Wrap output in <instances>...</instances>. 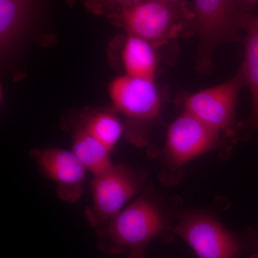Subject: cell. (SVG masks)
Returning a JSON list of instances; mask_svg holds the SVG:
<instances>
[{
  "label": "cell",
  "mask_w": 258,
  "mask_h": 258,
  "mask_svg": "<svg viewBox=\"0 0 258 258\" xmlns=\"http://www.w3.org/2000/svg\"><path fill=\"white\" fill-rule=\"evenodd\" d=\"M246 86L240 68L232 79L188 97L184 111L220 133L228 134L236 122V107L242 88Z\"/></svg>",
  "instance_id": "8992f818"
},
{
  "label": "cell",
  "mask_w": 258,
  "mask_h": 258,
  "mask_svg": "<svg viewBox=\"0 0 258 258\" xmlns=\"http://www.w3.org/2000/svg\"><path fill=\"white\" fill-rule=\"evenodd\" d=\"M222 143L221 133L184 111L168 128L162 155L164 165L167 170H177Z\"/></svg>",
  "instance_id": "5b68a950"
},
{
  "label": "cell",
  "mask_w": 258,
  "mask_h": 258,
  "mask_svg": "<svg viewBox=\"0 0 258 258\" xmlns=\"http://www.w3.org/2000/svg\"><path fill=\"white\" fill-rule=\"evenodd\" d=\"M175 227L162 202L154 192L143 191L101 230L96 231L97 247L118 255L135 247H147L153 240L170 242Z\"/></svg>",
  "instance_id": "6da1fadb"
},
{
  "label": "cell",
  "mask_w": 258,
  "mask_h": 258,
  "mask_svg": "<svg viewBox=\"0 0 258 258\" xmlns=\"http://www.w3.org/2000/svg\"><path fill=\"white\" fill-rule=\"evenodd\" d=\"M136 0H84L88 9L96 14H113L133 3Z\"/></svg>",
  "instance_id": "9a60e30c"
},
{
  "label": "cell",
  "mask_w": 258,
  "mask_h": 258,
  "mask_svg": "<svg viewBox=\"0 0 258 258\" xmlns=\"http://www.w3.org/2000/svg\"><path fill=\"white\" fill-rule=\"evenodd\" d=\"M68 130L72 141V152L93 176L109 169L113 163L111 152L83 127L79 115L70 119Z\"/></svg>",
  "instance_id": "30bf717a"
},
{
  "label": "cell",
  "mask_w": 258,
  "mask_h": 258,
  "mask_svg": "<svg viewBox=\"0 0 258 258\" xmlns=\"http://www.w3.org/2000/svg\"><path fill=\"white\" fill-rule=\"evenodd\" d=\"M245 32L244 61L240 67L252 99V110L246 126L258 134V15H253Z\"/></svg>",
  "instance_id": "4fadbf2b"
},
{
  "label": "cell",
  "mask_w": 258,
  "mask_h": 258,
  "mask_svg": "<svg viewBox=\"0 0 258 258\" xmlns=\"http://www.w3.org/2000/svg\"><path fill=\"white\" fill-rule=\"evenodd\" d=\"M240 0H193V30L199 38L197 68L211 69L212 55L219 45L240 40L253 17Z\"/></svg>",
  "instance_id": "7a4b0ae2"
},
{
  "label": "cell",
  "mask_w": 258,
  "mask_h": 258,
  "mask_svg": "<svg viewBox=\"0 0 258 258\" xmlns=\"http://www.w3.org/2000/svg\"><path fill=\"white\" fill-rule=\"evenodd\" d=\"M165 1L176 2V1H179V0H165Z\"/></svg>",
  "instance_id": "d6986e66"
},
{
  "label": "cell",
  "mask_w": 258,
  "mask_h": 258,
  "mask_svg": "<svg viewBox=\"0 0 258 258\" xmlns=\"http://www.w3.org/2000/svg\"><path fill=\"white\" fill-rule=\"evenodd\" d=\"M32 160L43 175L56 184V195L62 201L75 203L84 193L87 169L72 151L58 148L34 149Z\"/></svg>",
  "instance_id": "9c48e42d"
},
{
  "label": "cell",
  "mask_w": 258,
  "mask_h": 258,
  "mask_svg": "<svg viewBox=\"0 0 258 258\" xmlns=\"http://www.w3.org/2000/svg\"><path fill=\"white\" fill-rule=\"evenodd\" d=\"M79 116L83 127L111 152L126 131L115 109L89 108Z\"/></svg>",
  "instance_id": "7c38bea8"
},
{
  "label": "cell",
  "mask_w": 258,
  "mask_h": 258,
  "mask_svg": "<svg viewBox=\"0 0 258 258\" xmlns=\"http://www.w3.org/2000/svg\"><path fill=\"white\" fill-rule=\"evenodd\" d=\"M108 16L127 34L157 46L177 38L189 28L193 30L192 10L183 0H136Z\"/></svg>",
  "instance_id": "3957f363"
},
{
  "label": "cell",
  "mask_w": 258,
  "mask_h": 258,
  "mask_svg": "<svg viewBox=\"0 0 258 258\" xmlns=\"http://www.w3.org/2000/svg\"><path fill=\"white\" fill-rule=\"evenodd\" d=\"M145 249L144 247H135L128 250V254L126 258H147L145 255Z\"/></svg>",
  "instance_id": "2e32d148"
},
{
  "label": "cell",
  "mask_w": 258,
  "mask_h": 258,
  "mask_svg": "<svg viewBox=\"0 0 258 258\" xmlns=\"http://www.w3.org/2000/svg\"><path fill=\"white\" fill-rule=\"evenodd\" d=\"M30 6V0H0V46L3 53L23 32Z\"/></svg>",
  "instance_id": "5bb4252c"
},
{
  "label": "cell",
  "mask_w": 258,
  "mask_h": 258,
  "mask_svg": "<svg viewBox=\"0 0 258 258\" xmlns=\"http://www.w3.org/2000/svg\"><path fill=\"white\" fill-rule=\"evenodd\" d=\"M147 174L125 164H114L91 182L92 202L85 210L88 224L98 231L119 213L143 189Z\"/></svg>",
  "instance_id": "277c9868"
},
{
  "label": "cell",
  "mask_w": 258,
  "mask_h": 258,
  "mask_svg": "<svg viewBox=\"0 0 258 258\" xmlns=\"http://www.w3.org/2000/svg\"><path fill=\"white\" fill-rule=\"evenodd\" d=\"M108 93L115 111L132 121H152L160 113V93L154 80L124 74L112 80Z\"/></svg>",
  "instance_id": "ba28073f"
},
{
  "label": "cell",
  "mask_w": 258,
  "mask_h": 258,
  "mask_svg": "<svg viewBox=\"0 0 258 258\" xmlns=\"http://www.w3.org/2000/svg\"><path fill=\"white\" fill-rule=\"evenodd\" d=\"M175 234L188 243L199 258H237L242 244L216 219L201 212L179 217Z\"/></svg>",
  "instance_id": "52a82bcc"
},
{
  "label": "cell",
  "mask_w": 258,
  "mask_h": 258,
  "mask_svg": "<svg viewBox=\"0 0 258 258\" xmlns=\"http://www.w3.org/2000/svg\"><path fill=\"white\" fill-rule=\"evenodd\" d=\"M157 45L142 37L128 34L121 50L125 74L144 79H155L158 67Z\"/></svg>",
  "instance_id": "8fae6325"
},
{
  "label": "cell",
  "mask_w": 258,
  "mask_h": 258,
  "mask_svg": "<svg viewBox=\"0 0 258 258\" xmlns=\"http://www.w3.org/2000/svg\"><path fill=\"white\" fill-rule=\"evenodd\" d=\"M249 258H258V253L252 254Z\"/></svg>",
  "instance_id": "ac0fdd59"
},
{
  "label": "cell",
  "mask_w": 258,
  "mask_h": 258,
  "mask_svg": "<svg viewBox=\"0 0 258 258\" xmlns=\"http://www.w3.org/2000/svg\"><path fill=\"white\" fill-rule=\"evenodd\" d=\"M240 1L242 2L245 6L250 8V9L253 5L258 3V0H240Z\"/></svg>",
  "instance_id": "e0dca14e"
}]
</instances>
